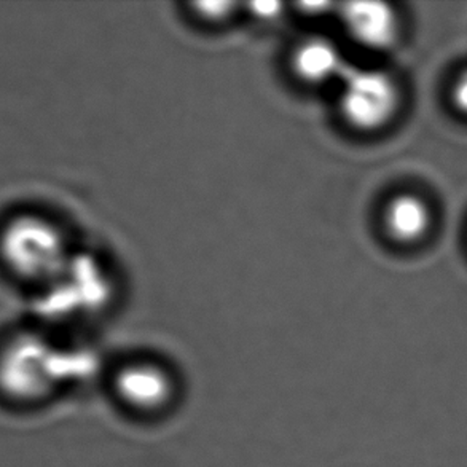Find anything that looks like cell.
<instances>
[{
    "label": "cell",
    "instance_id": "cell-1",
    "mask_svg": "<svg viewBox=\"0 0 467 467\" xmlns=\"http://www.w3.org/2000/svg\"><path fill=\"white\" fill-rule=\"evenodd\" d=\"M400 108V89L381 69L349 67L340 80L338 110L348 127L359 133L385 130Z\"/></svg>",
    "mask_w": 467,
    "mask_h": 467
},
{
    "label": "cell",
    "instance_id": "cell-2",
    "mask_svg": "<svg viewBox=\"0 0 467 467\" xmlns=\"http://www.w3.org/2000/svg\"><path fill=\"white\" fill-rule=\"evenodd\" d=\"M109 389L121 410L138 418L170 413L181 398L176 373L155 359H131L115 368Z\"/></svg>",
    "mask_w": 467,
    "mask_h": 467
},
{
    "label": "cell",
    "instance_id": "cell-3",
    "mask_svg": "<svg viewBox=\"0 0 467 467\" xmlns=\"http://www.w3.org/2000/svg\"><path fill=\"white\" fill-rule=\"evenodd\" d=\"M341 23L356 44L372 51L391 50L398 44L400 23L385 2H349L341 5Z\"/></svg>",
    "mask_w": 467,
    "mask_h": 467
},
{
    "label": "cell",
    "instance_id": "cell-4",
    "mask_svg": "<svg viewBox=\"0 0 467 467\" xmlns=\"http://www.w3.org/2000/svg\"><path fill=\"white\" fill-rule=\"evenodd\" d=\"M291 69L298 82L308 87H321L328 83H340L349 67L334 40L322 36H310L300 40L292 50Z\"/></svg>",
    "mask_w": 467,
    "mask_h": 467
},
{
    "label": "cell",
    "instance_id": "cell-5",
    "mask_svg": "<svg viewBox=\"0 0 467 467\" xmlns=\"http://www.w3.org/2000/svg\"><path fill=\"white\" fill-rule=\"evenodd\" d=\"M386 234L398 244H418L432 227V211L421 196L399 193L386 202L381 215Z\"/></svg>",
    "mask_w": 467,
    "mask_h": 467
},
{
    "label": "cell",
    "instance_id": "cell-6",
    "mask_svg": "<svg viewBox=\"0 0 467 467\" xmlns=\"http://www.w3.org/2000/svg\"><path fill=\"white\" fill-rule=\"evenodd\" d=\"M238 6L240 5L234 2H198V4H193L192 8L196 16L202 21L221 25L234 16Z\"/></svg>",
    "mask_w": 467,
    "mask_h": 467
},
{
    "label": "cell",
    "instance_id": "cell-7",
    "mask_svg": "<svg viewBox=\"0 0 467 467\" xmlns=\"http://www.w3.org/2000/svg\"><path fill=\"white\" fill-rule=\"evenodd\" d=\"M285 5L279 2H255V4H249V10L251 15L255 18L264 19V21H273V19L281 16Z\"/></svg>",
    "mask_w": 467,
    "mask_h": 467
},
{
    "label": "cell",
    "instance_id": "cell-8",
    "mask_svg": "<svg viewBox=\"0 0 467 467\" xmlns=\"http://www.w3.org/2000/svg\"><path fill=\"white\" fill-rule=\"evenodd\" d=\"M451 102L462 114L467 115V69L462 70L451 87Z\"/></svg>",
    "mask_w": 467,
    "mask_h": 467
}]
</instances>
